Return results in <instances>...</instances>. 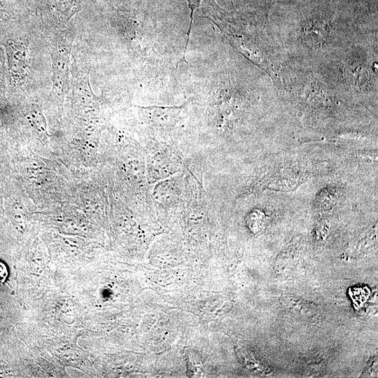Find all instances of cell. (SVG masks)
<instances>
[{"label":"cell","mask_w":378,"mask_h":378,"mask_svg":"<svg viewBox=\"0 0 378 378\" xmlns=\"http://www.w3.org/2000/svg\"><path fill=\"white\" fill-rule=\"evenodd\" d=\"M6 61L4 46L0 43V92L6 88Z\"/></svg>","instance_id":"4"},{"label":"cell","mask_w":378,"mask_h":378,"mask_svg":"<svg viewBox=\"0 0 378 378\" xmlns=\"http://www.w3.org/2000/svg\"><path fill=\"white\" fill-rule=\"evenodd\" d=\"M29 115L35 126L44 132L46 130V123L40 108L37 106L35 107L31 110Z\"/></svg>","instance_id":"6"},{"label":"cell","mask_w":378,"mask_h":378,"mask_svg":"<svg viewBox=\"0 0 378 378\" xmlns=\"http://www.w3.org/2000/svg\"><path fill=\"white\" fill-rule=\"evenodd\" d=\"M188 3V7L190 9V23L189 27L187 31V38L186 42L185 45V49H184V53L186 52V50L188 49V43L191 34V29H192V24L193 21V14L194 11L200 6V2L202 0H186Z\"/></svg>","instance_id":"5"},{"label":"cell","mask_w":378,"mask_h":378,"mask_svg":"<svg viewBox=\"0 0 378 378\" xmlns=\"http://www.w3.org/2000/svg\"><path fill=\"white\" fill-rule=\"evenodd\" d=\"M8 276L6 265L0 260V284L4 283Z\"/></svg>","instance_id":"7"},{"label":"cell","mask_w":378,"mask_h":378,"mask_svg":"<svg viewBox=\"0 0 378 378\" xmlns=\"http://www.w3.org/2000/svg\"><path fill=\"white\" fill-rule=\"evenodd\" d=\"M20 5L15 0H0V34L10 29L18 21Z\"/></svg>","instance_id":"3"},{"label":"cell","mask_w":378,"mask_h":378,"mask_svg":"<svg viewBox=\"0 0 378 378\" xmlns=\"http://www.w3.org/2000/svg\"><path fill=\"white\" fill-rule=\"evenodd\" d=\"M68 54L64 48H59L52 53L53 86L58 92L62 91L66 85L69 64Z\"/></svg>","instance_id":"2"},{"label":"cell","mask_w":378,"mask_h":378,"mask_svg":"<svg viewBox=\"0 0 378 378\" xmlns=\"http://www.w3.org/2000/svg\"><path fill=\"white\" fill-rule=\"evenodd\" d=\"M4 48L6 71L10 88H17L22 83L28 66L29 51L20 38L8 35L2 41Z\"/></svg>","instance_id":"1"}]
</instances>
